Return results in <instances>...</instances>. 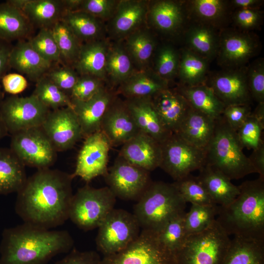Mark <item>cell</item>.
Wrapping results in <instances>:
<instances>
[{"instance_id": "cell-42", "label": "cell", "mask_w": 264, "mask_h": 264, "mask_svg": "<svg viewBox=\"0 0 264 264\" xmlns=\"http://www.w3.org/2000/svg\"><path fill=\"white\" fill-rule=\"evenodd\" d=\"M173 183L186 203L198 205L216 204L197 176L190 174Z\"/></svg>"}, {"instance_id": "cell-34", "label": "cell", "mask_w": 264, "mask_h": 264, "mask_svg": "<svg viewBox=\"0 0 264 264\" xmlns=\"http://www.w3.org/2000/svg\"><path fill=\"white\" fill-rule=\"evenodd\" d=\"M186 40L188 49L207 60L217 54L219 38L208 25L201 23L190 27Z\"/></svg>"}, {"instance_id": "cell-52", "label": "cell", "mask_w": 264, "mask_h": 264, "mask_svg": "<svg viewBox=\"0 0 264 264\" xmlns=\"http://www.w3.org/2000/svg\"><path fill=\"white\" fill-rule=\"evenodd\" d=\"M117 4L111 0H83L77 11L86 12L98 18H106L114 14Z\"/></svg>"}, {"instance_id": "cell-3", "label": "cell", "mask_w": 264, "mask_h": 264, "mask_svg": "<svg viewBox=\"0 0 264 264\" xmlns=\"http://www.w3.org/2000/svg\"><path fill=\"white\" fill-rule=\"evenodd\" d=\"M225 206H218L216 220L229 235L264 242V178L247 180Z\"/></svg>"}, {"instance_id": "cell-41", "label": "cell", "mask_w": 264, "mask_h": 264, "mask_svg": "<svg viewBox=\"0 0 264 264\" xmlns=\"http://www.w3.org/2000/svg\"><path fill=\"white\" fill-rule=\"evenodd\" d=\"M191 13L202 23H218L226 15L227 2L221 0H194L190 2Z\"/></svg>"}, {"instance_id": "cell-13", "label": "cell", "mask_w": 264, "mask_h": 264, "mask_svg": "<svg viewBox=\"0 0 264 264\" xmlns=\"http://www.w3.org/2000/svg\"><path fill=\"white\" fill-rule=\"evenodd\" d=\"M104 177L115 197L126 200L136 201L153 181L150 172L119 155Z\"/></svg>"}, {"instance_id": "cell-32", "label": "cell", "mask_w": 264, "mask_h": 264, "mask_svg": "<svg viewBox=\"0 0 264 264\" xmlns=\"http://www.w3.org/2000/svg\"><path fill=\"white\" fill-rule=\"evenodd\" d=\"M168 88L167 82L156 74L140 72L130 76L124 82L119 91L128 99L152 98L158 92Z\"/></svg>"}, {"instance_id": "cell-62", "label": "cell", "mask_w": 264, "mask_h": 264, "mask_svg": "<svg viewBox=\"0 0 264 264\" xmlns=\"http://www.w3.org/2000/svg\"><path fill=\"white\" fill-rule=\"evenodd\" d=\"M3 93L2 92V91L1 90V89H0V103L2 101V100H3Z\"/></svg>"}, {"instance_id": "cell-20", "label": "cell", "mask_w": 264, "mask_h": 264, "mask_svg": "<svg viewBox=\"0 0 264 264\" xmlns=\"http://www.w3.org/2000/svg\"><path fill=\"white\" fill-rule=\"evenodd\" d=\"M100 131L111 146L122 145L141 132L127 106L113 101L102 120Z\"/></svg>"}, {"instance_id": "cell-58", "label": "cell", "mask_w": 264, "mask_h": 264, "mask_svg": "<svg viewBox=\"0 0 264 264\" xmlns=\"http://www.w3.org/2000/svg\"><path fill=\"white\" fill-rule=\"evenodd\" d=\"M12 48L9 43L0 40V80L9 68V59Z\"/></svg>"}, {"instance_id": "cell-19", "label": "cell", "mask_w": 264, "mask_h": 264, "mask_svg": "<svg viewBox=\"0 0 264 264\" xmlns=\"http://www.w3.org/2000/svg\"><path fill=\"white\" fill-rule=\"evenodd\" d=\"M71 100L84 138L100 131L103 117L113 101L112 94L104 87L87 100Z\"/></svg>"}, {"instance_id": "cell-45", "label": "cell", "mask_w": 264, "mask_h": 264, "mask_svg": "<svg viewBox=\"0 0 264 264\" xmlns=\"http://www.w3.org/2000/svg\"><path fill=\"white\" fill-rule=\"evenodd\" d=\"M28 42L47 61L53 64L61 61L60 50L51 28H41L37 34Z\"/></svg>"}, {"instance_id": "cell-36", "label": "cell", "mask_w": 264, "mask_h": 264, "mask_svg": "<svg viewBox=\"0 0 264 264\" xmlns=\"http://www.w3.org/2000/svg\"><path fill=\"white\" fill-rule=\"evenodd\" d=\"M207 60L188 49L183 51L178 71L183 86H195L205 84Z\"/></svg>"}, {"instance_id": "cell-48", "label": "cell", "mask_w": 264, "mask_h": 264, "mask_svg": "<svg viewBox=\"0 0 264 264\" xmlns=\"http://www.w3.org/2000/svg\"><path fill=\"white\" fill-rule=\"evenodd\" d=\"M179 63L178 55L175 49L170 46L162 47L156 59V74L167 81L177 72Z\"/></svg>"}, {"instance_id": "cell-18", "label": "cell", "mask_w": 264, "mask_h": 264, "mask_svg": "<svg viewBox=\"0 0 264 264\" xmlns=\"http://www.w3.org/2000/svg\"><path fill=\"white\" fill-rule=\"evenodd\" d=\"M118 155L150 172L160 166L161 143L149 135L140 132L122 145Z\"/></svg>"}, {"instance_id": "cell-22", "label": "cell", "mask_w": 264, "mask_h": 264, "mask_svg": "<svg viewBox=\"0 0 264 264\" xmlns=\"http://www.w3.org/2000/svg\"><path fill=\"white\" fill-rule=\"evenodd\" d=\"M19 9L31 25L40 28H51L66 12L62 0H9Z\"/></svg>"}, {"instance_id": "cell-10", "label": "cell", "mask_w": 264, "mask_h": 264, "mask_svg": "<svg viewBox=\"0 0 264 264\" xmlns=\"http://www.w3.org/2000/svg\"><path fill=\"white\" fill-rule=\"evenodd\" d=\"M159 166L175 181L178 180L206 164L205 150L198 148L173 133L161 143Z\"/></svg>"}, {"instance_id": "cell-40", "label": "cell", "mask_w": 264, "mask_h": 264, "mask_svg": "<svg viewBox=\"0 0 264 264\" xmlns=\"http://www.w3.org/2000/svg\"><path fill=\"white\" fill-rule=\"evenodd\" d=\"M218 212L216 204H191L189 211L184 217L187 236L199 233L209 227L216 220Z\"/></svg>"}, {"instance_id": "cell-23", "label": "cell", "mask_w": 264, "mask_h": 264, "mask_svg": "<svg viewBox=\"0 0 264 264\" xmlns=\"http://www.w3.org/2000/svg\"><path fill=\"white\" fill-rule=\"evenodd\" d=\"M125 105L141 132L160 143L173 133L163 125L151 98L128 99Z\"/></svg>"}, {"instance_id": "cell-54", "label": "cell", "mask_w": 264, "mask_h": 264, "mask_svg": "<svg viewBox=\"0 0 264 264\" xmlns=\"http://www.w3.org/2000/svg\"><path fill=\"white\" fill-rule=\"evenodd\" d=\"M101 259L94 251H80L73 249L55 264H101Z\"/></svg>"}, {"instance_id": "cell-28", "label": "cell", "mask_w": 264, "mask_h": 264, "mask_svg": "<svg viewBox=\"0 0 264 264\" xmlns=\"http://www.w3.org/2000/svg\"><path fill=\"white\" fill-rule=\"evenodd\" d=\"M103 42L90 41L82 44L77 60L73 64L81 75L92 76L102 80L106 73L108 53Z\"/></svg>"}, {"instance_id": "cell-16", "label": "cell", "mask_w": 264, "mask_h": 264, "mask_svg": "<svg viewBox=\"0 0 264 264\" xmlns=\"http://www.w3.org/2000/svg\"><path fill=\"white\" fill-rule=\"evenodd\" d=\"M259 43L247 33L225 32L219 38L217 54L220 65L228 69L242 67L256 53Z\"/></svg>"}, {"instance_id": "cell-17", "label": "cell", "mask_w": 264, "mask_h": 264, "mask_svg": "<svg viewBox=\"0 0 264 264\" xmlns=\"http://www.w3.org/2000/svg\"><path fill=\"white\" fill-rule=\"evenodd\" d=\"M244 68L228 69L220 72L212 77L207 85L225 106L249 105L251 97L247 69Z\"/></svg>"}, {"instance_id": "cell-21", "label": "cell", "mask_w": 264, "mask_h": 264, "mask_svg": "<svg viewBox=\"0 0 264 264\" xmlns=\"http://www.w3.org/2000/svg\"><path fill=\"white\" fill-rule=\"evenodd\" d=\"M152 103L163 125L171 133H176L192 109L177 90L166 88L154 95Z\"/></svg>"}, {"instance_id": "cell-38", "label": "cell", "mask_w": 264, "mask_h": 264, "mask_svg": "<svg viewBox=\"0 0 264 264\" xmlns=\"http://www.w3.org/2000/svg\"><path fill=\"white\" fill-rule=\"evenodd\" d=\"M51 30L61 55V59L74 64L82 44L67 24L62 19L56 22Z\"/></svg>"}, {"instance_id": "cell-30", "label": "cell", "mask_w": 264, "mask_h": 264, "mask_svg": "<svg viewBox=\"0 0 264 264\" xmlns=\"http://www.w3.org/2000/svg\"><path fill=\"white\" fill-rule=\"evenodd\" d=\"M147 6L144 1L122 0L117 5L112 20L115 34L124 36L132 32L144 21Z\"/></svg>"}, {"instance_id": "cell-61", "label": "cell", "mask_w": 264, "mask_h": 264, "mask_svg": "<svg viewBox=\"0 0 264 264\" xmlns=\"http://www.w3.org/2000/svg\"><path fill=\"white\" fill-rule=\"evenodd\" d=\"M6 130L0 116V140L6 134Z\"/></svg>"}, {"instance_id": "cell-24", "label": "cell", "mask_w": 264, "mask_h": 264, "mask_svg": "<svg viewBox=\"0 0 264 264\" xmlns=\"http://www.w3.org/2000/svg\"><path fill=\"white\" fill-rule=\"evenodd\" d=\"M52 64L43 58L28 41H20L11 49L9 67L21 74L26 75L31 81L37 82L49 71Z\"/></svg>"}, {"instance_id": "cell-35", "label": "cell", "mask_w": 264, "mask_h": 264, "mask_svg": "<svg viewBox=\"0 0 264 264\" xmlns=\"http://www.w3.org/2000/svg\"><path fill=\"white\" fill-rule=\"evenodd\" d=\"M150 16L154 25L167 33L176 31L182 25L184 16L180 4L171 0H161L152 6Z\"/></svg>"}, {"instance_id": "cell-5", "label": "cell", "mask_w": 264, "mask_h": 264, "mask_svg": "<svg viewBox=\"0 0 264 264\" xmlns=\"http://www.w3.org/2000/svg\"><path fill=\"white\" fill-rule=\"evenodd\" d=\"M243 148L236 131L221 115L215 120L213 136L205 150V164L219 170L231 180L257 173Z\"/></svg>"}, {"instance_id": "cell-43", "label": "cell", "mask_w": 264, "mask_h": 264, "mask_svg": "<svg viewBox=\"0 0 264 264\" xmlns=\"http://www.w3.org/2000/svg\"><path fill=\"white\" fill-rule=\"evenodd\" d=\"M185 213L170 220L157 233L161 242L174 256L182 247L187 237L184 224Z\"/></svg>"}, {"instance_id": "cell-26", "label": "cell", "mask_w": 264, "mask_h": 264, "mask_svg": "<svg viewBox=\"0 0 264 264\" xmlns=\"http://www.w3.org/2000/svg\"><path fill=\"white\" fill-rule=\"evenodd\" d=\"M199 171L198 179L216 205L227 206L239 195V186L216 169L205 164Z\"/></svg>"}, {"instance_id": "cell-4", "label": "cell", "mask_w": 264, "mask_h": 264, "mask_svg": "<svg viewBox=\"0 0 264 264\" xmlns=\"http://www.w3.org/2000/svg\"><path fill=\"white\" fill-rule=\"evenodd\" d=\"M186 202L173 183L152 181L134 206L140 228L158 233L173 218L185 212Z\"/></svg>"}, {"instance_id": "cell-53", "label": "cell", "mask_w": 264, "mask_h": 264, "mask_svg": "<svg viewBox=\"0 0 264 264\" xmlns=\"http://www.w3.org/2000/svg\"><path fill=\"white\" fill-rule=\"evenodd\" d=\"M251 113L249 105H236L225 106L222 115L230 127L237 131Z\"/></svg>"}, {"instance_id": "cell-37", "label": "cell", "mask_w": 264, "mask_h": 264, "mask_svg": "<svg viewBox=\"0 0 264 264\" xmlns=\"http://www.w3.org/2000/svg\"><path fill=\"white\" fill-rule=\"evenodd\" d=\"M62 20L81 41H93L100 34L101 25L98 19L83 11L66 12Z\"/></svg>"}, {"instance_id": "cell-57", "label": "cell", "mask_w": 264, "mask_h": 264, "mask_svg": "<svg viewBox=\"0 0 264 264\" xmlns=\"http://www.w3.org/2000/svg\"><path fill=\"white\" fill-rule=\"evenodd\" d=\"M252 166L259 174V177L264 178V144L262 143L257 149L253 150L248 157Z\"/></svg>"}, {"instance_id": "cell-46", "label": "cell", "mask_w": 264, "mask_h": 264, "mask_svg": "<svg viewBox=\"0 0 264 264\" xmlns=\"http://www.w3.org/2000/svg\"><path fill=\"white\" fill-rule=\"evenodd\" d=\"M155 46L152 36L146 32H138L131 35L127 47L133 58L139 64H144L150 60Z\"/></svg>"}, {"instance_id": "cell-44", "label": "cell", "mask_w": 264, "mask_h": 264, "mask_svg": "<svg viewBox=\"0 0 264 264\" xmlns=\"http://www.w3.org/2000/svg\"><path fill=\"white\" fill-rule=\"evenodd\" d=\"M132 71L131 59L122 48L116 46L108 51L106 72L113 81L122 84L131 76Z\"/></svg>"}, {"instance_id": "cell-33", "label": "cell", "mask_w": 264, "mask_h": 264, "mask_svg": "<svg viewBox=\"0 0 264 264\" xmlns=\"http://www.w3.org/2000/svg\"><path fill=\"white\" fill-rule=\"evenodd\" d=\"M222 264H264V242L234 237Z\"/></svg>"}, {"instance_id": "cell-49", "label": "cell", "mask_w": 264, "mask_h": 264, "mask_svg": "<svg viewBox=\"0 0 264 264\" xmlns=\"http://www.w3.org/2000/svg\"><path fill=\"white\" fill-rule=\"evenodd\" d=\"M248 88L251 99L258 103H264V64L257 60L247 69Z\"/></svg>"}, {"instance_id": "cell-25", "label": "cell", "mask_w": 264, "mask_h": 264, "mask_svg": "<svg viewBox=\"0 0 264 264\" xmlns=\"http://www.w3.org/2000/svg\"><path fill=\"white\" fill-rule=\"evenodd\" d=\"M215 120L192 108L176 133L192 145L205 150L213 136Z\"/></svg>"}, {"instance_id": "cell-29", "label": "cell", "mask_w": 264, "mask_h": 264, "mask_svg": "<svg viewBox=\"0 0 264 264\" xmlns=\"http://www.w3.org/2000/svg\"><path fill=\"white\" fill-rule=\"evenodd\" d=\"M177 90L194 110L215 120L222 115L225 106L207 85L195 86L182 85Z\"/></svg>"}, {"instance_id": "cell-8", "label": "cell", "mask_w": 264, "mask_h": 264, "mask_svg": "<svg viewBox=\"0 0 264 264\" xmlns=\"http://www.w3.org/2000/svg\"><path fill=\"white\" fill-rule=\"evenodd\" d=\"M96 247L104 256L126 248L138 237L140 225L133 214L114 208L98 227Z\"/></svg>"}, {"instance_id": "cell-39", "label": "cell", "mask_w": 264, "mask_h": 264, "mask_svg": "<svg viewBox=\"0 0 264 264\" xmlns=\"http://www.w3.org/2000/svg\"><path fill=\"white\" fill-rule=\"evenodd\" d=\"M50 110L72 108L70 97L59 88L46 75L36 82L33 93Z\"/></svg>"}, {"instance_id": "cell-59", "label": "cell", "mask_w": 264, "mask_h": 264, "mask_svg": "<svg viewBox=\"0 0 264 264\" xmlns=\"http://www.w3.org/2000/svg\"><path fill=\"white\" fill-rule=\"evenodd\" d=\"M262 2L258 0H233L231 3L233 6L240 9H257Z\"/></svg>"}, {"instance_id": "cell-47", "label": "cell", "mask_w": 264, "mask_h": 264, "mask_svg": "<svg viewBox=\"0 0 264 264\" xmlns=\"http://www.w3.org/2000/svg\"><path fill=\"white\" fill-rule=\"evenodd\" d=\"M264 128V125L251 113L246 121L236 131L238 138L242 147L248 149H257L263 143L262 139V133Z\"/></svg>"}, {"instance_id": "cell-9", "label": "cell", "mask_w": 264, "mask_h": 264, "mask_svg": "<svg viewBox=\"0 0 264 264\" xmlns=\"http://www.w3.org/2000/svg\"><path fill=\"white\" fill-rule=\"evenodd\" d=\"M101 264H176L175 257L158 233L142 229L136 240L122 250L104 256Z\"/></svg>"}, {"instance_id": "cell-1", "label": "cell", "mask_w": 264, "mask_h": 264, "mask_svg": "<svg viewBox=\"0 0 264 264\" xmlns=\"http://www.w3.org/2000/svg\"><path fill=\"white\" fill-rule=\"evenodd\" d=\"M73 178L58 170L38 169L17 193V214L24 223L47 229L63 224L68 219Z\"/></svg>"}, {"instance_id": "cell-55", "label": "cell", "mask_w": 264, "mask_h": 264, "mask_svg": "<svg viewBox=\"0 0 264 264\" xmlns=\"http://www.w3.org/2000/svg\"><path fill=\"white\" fill-rule=\"evenodd\" d=\"M234 16V22L240 27L251 29L258 25L261 20V13L257 9H238Z\"/></svg>"}, {"instance_id": "cell-31", "label": "cell", "mask_w": 264, "mask_h": 264, "mask_svg": "<svg viewBox=\"0 0 264 264\" xmlns=\"http://www.w3.org/2000/svg\"><path fill=\"white\" fill-rule=\"evenodd\" d=\"M30 25L19 9L8 1L0 3V40H21L29 33Z\"/></svg>"}, {"instance_id": "cell-12", "label": "cell", "mask_w": 264, "mask_h": 264, "mask_svg": "<svg viewBox=\"0 0 264 264\" xmlns=\"http://www.w3.org/2000/svg\"><path fill=\"white\" fill-rule=\"evenodd\" d=\"M10 149L24 166L48 168L55 162L57 151L41 127L12 134Z\"/></svg>"}, {"instance_id": "cell-51", "label": "cell", "mask_w": 264, "mask_h": 264, "mask_svg": "<svg viewBox=\"0 0 264 264\" xmlns=\"http://www.w3.org/2000/svg\"><path fill=\"white\" fill-rule=\"evenodd\" d=\"M45 75L69 96L78 78L76 72L67 66L50 69Z\"/></svg>"}, {"instance_id": "cell-11", "label": "cell", "mask_w": 264, "mask_h": 264, "mask_svg": "<svg viewBox=\"0 0 264 264\" xmlns=\"http://www.w3.org/2000/svg\"><path fill=\"white\" fill-rule=\"evenodd\" d=\"M50 110L34 94L26 97L13 95L0 103V116L7 132L41 126Z\"/></svg>"}, {"instance_id": "cell-6", "label": "cell", "mask_w": 264, "mask_h": 264, "mask_svg": "<svg viewBox=\"0 0 264 264\" xmlns=\"http://www.w3.org/2000/svg\"><path fill=\"white\" fill-rule=\"evenodd\" d=\"M230 242L216 220L203 231L187 237L175 254L176 264H222Z\"/></svg>"}, {"instance_id": "cell-60", "label": "cell", "mask_w": 264, "mask_h": 264, "mask_svg": "<svg viewBox=\"0 0 264 264\" xmlns=\"http://www.w3.org/2000/svg\"><path fill=\"white\" fill-rule=\"evenodd\" d=\"M251 114L264 125V103H258L255 110L251 112Z\"/></svg>"}, {"instance_id": "cell-50", "label": "cell", "mask_w": 264, "mask_h": 264, "mask_svg": "<svg viewBox=\"0 0 264 264\" xmlns=\"http://www.w3.org/2000/svg\"><path fill=\"white\" fill-rule=\"evenodd\" d=\"M101 80L97 77L81 75L72 89L71 99L78 101H86L96 94L103 88Z\"/></svg>"}, {"instance_id": "cell-7", "label": "cell", "mask_w": 264, "mask_h": 264, "mask_svg": "<svg viewBox=\"0 0 264 264\" xmlns=\"http://www.w3.org/2000/svg\"><path fill=\"white\" fill-rule=\"evenodd\" d=\"M116 199L108 187L95 188L87 184L73 194L68 219L84 231L98 228L114 208Z\"/></svg>"}, {"instance_id": "cell-14", "label": "cell", "mask_w": 264, "mask_h": 264, "mask_svg": "<svg viewBox=\"0 0 264 264\" xmlns=\"http://www.w3.org/2000/svg\"><path fill=\"white\" fill-rule=\"evenodd\" d=\"M111 147L101 131L86 137L78 154L73 177L79 176L88 183L96 177L104 176L108 170Z\"/></svg>"}, {"instance_id": "cell-27", "label": "cell", "mask_w": 264, "mask_h": 264, "mask_svg": "<svg viewBox=\"0 0 264 264\" xmlns=\"http://www.w3.org/2000/svg\"><path fill=\"white\" fill-rule=\"evenodd\" d=\"M27 178L24 165L11 149L0 148V195L18 193Z\"/></svg>"}, {"instance_id": "cell-15", "label": "cell", "mask_w": 264, "mask_h": 264, "mask_svg": "<svg viewBox=\"0 0 264 264\" xmlns=\"http://www.w3.org/2000/svg\"><path fill=\"white\" fill-rule=\"evenodd\" d=\"M41 127L57 152L71 149L83 137L77 117L71 108L50 110Z\"/></svg>"}, {"instance_id": "cell-56", "label": "cell", "mask_w": 264, "mask_h": 264, "mask_svg": "<svg viewBox=\"0 0 264 264\" xmlns=\"http://www.w3.org/2000/svg\"><path fill=\"white\" fill-rule=\"evenodd\" d=\"M1 81L4 90L13 95L21 93L27 86L26 78L20 73L5 74Z\"/></svg>"}, {"instance_id": "cell-2", "label": "cell", "mask_w": 264, "mask_h": 264, "mask_svg": "<svg viewBox=\"0 0 264 264\" xmlns=\"http://www.w3.org/2000/svg\"><path fill=\"white\" fill-rule=\"evenodd\" d=\"M74 240L66 230H50L30 224L5 229L0 244V264H46L71 250Z\"/></svg>"}]
</instances>
